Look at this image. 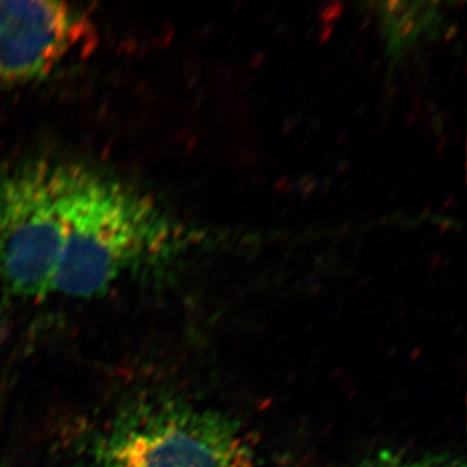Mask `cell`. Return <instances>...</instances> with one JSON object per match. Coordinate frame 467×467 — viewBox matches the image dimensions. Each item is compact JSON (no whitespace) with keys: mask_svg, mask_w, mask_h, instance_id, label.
Here are the masks:
<instances>
[{"mask_svg":"<svg viewBox=\"0 0 467 467\" xmlns=\"http://www.w3.org/2000/svg\"><path fill=\"white\" fill-rule=\"evenodd\" d=\"M199 241L133 184L76 162L0 171V285L11 296L92 299Z\"/></svg>","mask_w":467,"mask_h":467,"instance_id":"6da1fadb","label":"cell"},{"mask_svg":"<svg viewBox=\"0 0 467 467\" xmlns=\"http://www.w3.org/2000/svg\"><path fill=\"white\" fill-rule=\"evenodd\" d=\"M76 467H261V459L235 418L158 396L110 418Z\"/></svg>","mask_w":467,"mask_h":467,"instance_id":"7a4b0ae2","label":"cell"},{"mask_svg":"<svg viewBox=\"0 0 467 467\" xmlns=\"http://www.w3.org/2000/svg\"><path fill=\"white\" fill-rule=\"evenodd\" d=\"M92 26L72 5L45 0L0 2V82L50 75L90 42Z\"/></svg>","mask_w":467,"mask_h":467,"instance_id":"3957f363","label":"cell"},{"mask_svg":"<svg viewBox=\"0 0 467 467\" xmlns=\"http://www.w3.org/2000/svg\"><path fill=\"white\" fill-rule=\"evenodd\" d=\"M356 467H465V462L447 454H411L382 451L368 457Z\"/></svg>","mask_w":467,"mask_h":467,"instance_id":"277c9868","label":"cell"}]
</instances>
